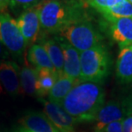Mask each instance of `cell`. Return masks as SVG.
I'll list each match as a JSON object with an SVG mask.
<instances>
[{"instance_id":"obj_27","label":"cell","mask_w":132,"mask_h":132,"mask_svg":"<svg viewBox=\"0 0 132 132\" xmlns=\"http://www.w3.org/2000/svg\"><path fill=\"white\" fill-rule=\"evenodd\" d=\"M3 91H4V88H3V86L1 85V83H0V95L3 94Z\"/></svg>"},{"instance_id":"obj_23","label":"cell","mask_w":132,"mask_h":132,"mask_svg":"<svg viewBox=\"0 0 132 132\" xmlns=\"http://www.w3.org/2000/svg\"><path fill=\"white\" fill-rule=\"evenodd\" d=\"M121 104L125 116H132V92L123 98Z\"/></svg>"},{"instance_id":"obj_17","label":"cell","mask_w":132,"mask_h":132,"mask_svg":"<svg viewBox=\"0 0 132 132\" xmlns=\"http://www.w3.org/2000/svg\"><path fill=\"white\" fill-rule=\"evenodd\" d=\"M38 77L36 83V95L39 98H43L49 94L58 78L56 72L47 69H37Z\"/></svg>"},{"instance_id":"obj_7","label":"cell","mask_w":132,"mask_h":132,"mask_svg":"<svg viewBox=\"0 0 132 132\" xmlns=\"http://www.w3.org/2000/svg\"><path fill=\"white\" fill-rule=\"evenodd\" d=\"M17 26L25 39L27 45H32L40 38V21L39 16V5L21 12L16 20Z\"/></svg>"},{"instance_id":"obj_29","label":"cell","mask_w":132,"mask_h":132,"mask_svg":"<svg viewBox=\"0 0 132 132\" xmlns=\"http://www.w3.org/2000/svg\"><path fill=\"white\" fill-rule=\"evenodd\" d=\"M128 1H129V2H130L131 4H132V0H128Z\"/></svg>"},{"instance_id":"obj_15","label":"cell","mask_w":132,"mask_h":132,"mask_svg":"<svg viewBox=\"0 0 132 132\" xmlns=\"http://www.w3.org/2000/svg\"><path fill=\"white\" fill-rule=\"evenodd\" d=\"M77 82V80L67 77L64 74L58 76L55 85L48 94V100L50 102L61 104Z\"/></svg>"},{"instance_id":"obj_20","label":"cell","mask_w":132,"mask_h":132,"mask_svg":"<svg viewBox=\"0 0 132 132\" xmlns=\"http://www.w3.org/2000/svg\"><path fill=\"white\" fill-rule=\"evenodd\" d=\"M82 1L100 13L120 4L123 0H82Z\"/></svg>"},{"instance_id":"obj_4","label":"cell","mask_w":132,"mask_h":132,"mask_svg":"<svg viewBox=\"0 0 132 132\" xmlns=\"http://www.w3.org/2000/svg\"><path fill=\"white\" fill-rule=\"evenodd\" d=\"M79 52L103 43V36L89 18L80 20L64 28L58 35Z\"/></svg>"},{"instance_id":"obj_3","label":"cell","mask_w":132,"mask_h":132,"mask_svg":"<svg viewBox=\"0 0 132 132\" xmlns=\"http://www.w3.org/2000/svg\"><path fill=\"white\" fill-rule=\"evenodd\" d=\"M80 81L104 83L110 74L112 58L104 43L80 52Z\"/></svg>"},{"instance_id":"obj_19","label":"cell","mask_w":132,"mask_h":132,"mask_svg":"<svg viewBox=\"0 0 132 132\" xmlns=\"http://www.w3.org/2000/svg\"><path fill=\"white\" fill-rule=\"evenodd\" d=\"M100 14L104 19L132 18V4L128 0H123L120 4Z\"/></svg>"},{"instance_id":"obj_28","label":"cell","mask_w":132,"mask_h":132,"mask_svg":"<svg viewBox=\"0 0 132 132\" xmlns=\"http://www.w3.org/2000/svg\"><path fill=\"white\" fill-rule=\"evenodd\" d=\"M21 132H27V131H25V130H21Z\"/></svg>"},{"instance_id":"obj_26","label":"cell","mask_w":132,"mask_h":132,"mask_svg":"<svg viewBox=\"0 0 132 132\" xmlns=\"http://www.w3.org/2000/svg\"><path fill=\"white\" fill-rule=\"evenodd\" d=\"M10 1V0H0V13H3V10L9 6Z\"/></svg>"},{"instance_id":"obj_10","label":"cell","mask_w":132,"mask_h":132,"mask_svg":"<svg viewBox=\"0 0 132 132\" xmlns=\"http://www.w3.org/2000/svg\"><path fill=\"white\" fill-rule=\"evenodd\" d=\"M55 36V35H54ZM59 41L64 54V70L63 74L75 80L80 81L81 61L80 52L67 43L63 38L56 36Z\"/></svg>"},{"instance_id":"obj_1","label":"cell","mask_w":132,"mask_h":132,"mask_svg":"<svg viewBox=\"0 0 132 132\" xmlns=\"http://www.w3.org/2000/svg\"><path fill=\"white\" fill-rule=\"evenodd\" d=\"M105 99L106 92L101 84L78 81L61 106L77 123L94 122Z\"/></svg>"},{"instance_id":"obj_14","label":"cell","mask_w":132,"mask_h":132,"mask_svg":"<svg viewBox=\"0 0 132 132\" xmlns=\"http://www.w3.org/2000/svg\"><path fill=\"white\" fill-rule=\"evenodd\" d=\"M116 76L119 82L132 83V46L120 49L116 63Z\"/></svg>"},{"instance_id":"obj_24","label":"cell","mask_w":132,"mask_h":132,"mask_svg":"<svg viewBox=\"0 0 132 132\" xmlns=\"http://www.w3.org/2000/svg\"><path fill=\"white\" fill-rule=\"evenodd\" d=\"M123 132H132V116H126L122 120Z\"/></svg>"},{"instance_id":"obj_16","label":"cell","mask_w":132,"mask_h":132,"mask_svg":"<svg viewBox=\"0 0 132 132\" xmlns=\"http://www.w3.org/2000/svg\"><path fill=\"white\" fill-rule=\"evenodd\" d=\"M27 60L36 69H47L56 72L48 54L40 44H33L30 46L27 51Z\"/></svg>"},{"instance_id":"obj_11","label":"cell","mask_w":132,"mask_h":132,"mask_svg":"<svg viewBox=\"0 0 132 132\" xmlns=\"http://www.w3.org/2000/svg\"><path fill=\"white\" fill-rule=\"evenodd\" d=\"M22 130L27 132H59L45 113L29 112L20 120Z\"/></svg>"},{"instance_id":"obj_2","label":"cell","mask_w":132,"mask_h":132,"mask_svg":"<svg viewBox=\"0 0 132 132\" xmlns=\"http://www.w3.org/2000/svg\"><path fill=\"white\" fill-rule=\"evenodd\" d=\"M39 16L46 35H58L71 23L89 18L82 0H44L39 5Z\"/></svg>"},{"instance_id":"obj_9","label":"cell","mask_w":132,"mask_h":132,"mask_svg":"<svg viewBox=\"0 0 132 132\" xmlns=\"http://www.w3.org/2000/svg\"><path fill=\"white\" fill-rule=\"evenodd\" d=\"M20 67L13 61L0 62V83L7 93L11 95H18L21 91Z\"/></svg>"},{"instance_id":"obj_8","label":"cell","mask_w":132,"mask_h":132,"mask_svg":"<svg viewBox=\"0 0 132 132\" xmlns=\"http://www.w3.org/2000/svg\"><path fill=\"white\" fill-rule=\"evenodd\" d=\"M44 106V113L59 132H75V125L77 122L63 108L61 104L39 98Z\"/></svg>"},{"instance_id":"obj_22","label":"cell","mask_w":132,"mask_h":132,"mask_svg":"<svg viewBox=\"0 0 132 132\" xmlns=\"http://www.w3.org/2000/svg\"><path fill=\"white\" fill-rule=\"evenodd\" d=\"M92 132H123V125L121 121H115L108 123L100 130H93Z\"/></svg>"},{"instance_id":"obj_6","label":"cell","mask_w":132,"mask_h":132,"mask_svg":"<svg viewBox=\"0 0 132 132\" xmlns=\"http://www.w3.org/2000/svg\"><path fill=\"white\" fill-rule=\"evenodd\" d=\"M101 24L120 49L132 46V18L104 19Z\"/></svg>"},{"instance_id":"obj_21","label":"cell","mask_w":132,"mask_h":132,"mask_svg":"<svg viewBox=\"0 0 132 132\" xmlns=\"http://www.w3.org/2000/svg\"><path fill=\"white\" fill-rule=\"evenodd\" d=\"M44 0H10L9 6L14 10H21L22 12L27 9L40 5Z\"/></svg>"},{"instance_id":"obj_12","label":"cell","mask_w":132,"mask_h":132,"mask_svg":"<svg viewBox=\"0 0 132 132\" xmlns=\"http://www.w3.org/2000/svg\"><path fill=\"white\" fill-rule=\"evenodd\" d=\"M125 116L121 102L117 101H109L100 108L94 120V130H100L115 121H121Z\"/></svg>"},{"instance_id":"obj_13","label":"cell","mask_w":132,"mask_h":132,"mask_svg":"<svg viewBox=\"0 0 132 132\" xmlns=\"http://www.w3.org/2000/svg\"><path fill=\"white\" fill-rule=\"evenodd\" d=\"M39 44L46 50L54 68L58 76L63 74L64 70V54L59 41L56 36L48 37L46 35L40 36Z\"/></svg>"},{"instance_id":"obj_5","label":"cell","mask_w":132,"mask_h":132,"mask_svg":"<svg viewBox=\"0 0 132 132\" xmlns=\"http://www.w3.org/2000/svg\"><path fill=\"white\" fill-rule=\"evenodd\" d=\"M0 42L16 58L22 57L27 46L16 21L5 12L0 13Z\"/></svg>"},{"instance_id":"obj_25","label":"cell","mask_w":132,"mask_h":132,"mask_svg":"<svg viewBox=\"0 0 132 132\" xmlns=\"http://www.w3.org/2000/svg\"><path fill=\"white\" fill-rule=\"evenodd\" d=\"M9 55V52L5 49V47L3 45V44L0 42V62L3 61H5Z\"/></svg>"},{"instance_id":"obj_18","label":"cell","mask_w":132,"mask_h":132,"mask_svg":"<svg viewBox=\"0 0 132 132\" xmlns=\"http://www.w3.org/2000/svg\"><path fill=\"white\" fill-rule=\"evenodd\" d=\"M38 72L36 68L29 66L22 67L20 70L21 88L27 95H36V83H37Z\"/></svg>"}]
</instances>
